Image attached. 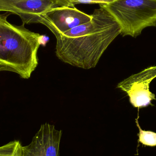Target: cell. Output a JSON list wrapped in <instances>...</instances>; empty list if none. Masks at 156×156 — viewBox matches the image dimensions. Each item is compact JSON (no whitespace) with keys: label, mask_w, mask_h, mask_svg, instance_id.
<instances>
[{"label":"cell","mask_w":156,"mask_h":156,"mask_svg":"<svg viewBox=\"0 0 156 156\" xmlns=\"http://www.w3.org/2000/svg\"><path fill=\"white\" fill-rule=\"evenodd\" d=\"M0 156H23V146L19 140H14L0 147Z\"/></svg>","instance_id":"ba28073f"},{"label":"cell","mask_w":156,"mask_h":156,"mask_svg":"<svg viewBox=\"0 0 156 156\" xmlns=\"http://www.w3.org/2000/svg\"><path fill=\"white\" fill-rule=\"evenodd\" d=\"M136 125L139 128V133L138 136L139 141L144 145L147 146L154 147L156 146V133L151 131L142 130L139 126L138 120L136 119Z\"/></svg>","instance_id":"9c48e42d"},{"label":"cell","mask_w":156,"mask_h":156,"mask_svg":"<svg viewBox=\"0 0 156 156\" xmlns=\"http://www.w3.org/2000/svg\"><path fill=\"white\" fill-rule=\"evenodd\" d=\"M92 20L55 37V53L62 62L84 69L95 67L105 51L121 34L118 24L100 6Z\"/></svg>","instance_id":"6da1fadb"},{"label":"cell","mask_w":156,"mask_h":156,"mask_svg":"<svg viewBox=\"0 0 156 156\" xmlns=\"http://www.w3.org/2000/svg\"><path fill=\"white\" fill-rule=\"evenodd\" d=\"M73 0H57V5L59 6H69L70 2Z\"/></svg>","instance_id":"8fae6325"},{"label":"cell","mask_w":156,"mask_h":156,"mask_svg":"<svg viewBox=\"0 0 156 156\" xmlns=\"http://www.w3.org/2000/svg\"><path fill=\"white\" fill-rule=\"evenodd\" d=\"M91 20V15L75 6H59L50 9L42 16L39 23L47 27L56 37Z\"/></svg>","instance_id":"5b68a950"},{"label":"cell","mask_w":156,"mask_h":156,"mask_svg":"<svg viewBox=\"0 0 156 156\" xmlns=\"http://www.w3.org/2000/svg\"><path fill=\"white\" fill-rule=\"evenodd\" d=\"M57 6V0H0V12L18 15L24 25L39 23L42 16Z\"/></svg>","instance_id":"8992f818"},{"label":"cell","mask_w":156,"mask_h":156,"mask_svg":"<svg viewBox=\"0 0 156 156\" xmlns=\"http://www.w3.org/2000/svg\"><path fill=\"white\" fill-rule=\"evenodd\" d=\"M156 78V66L149 67L132 75L118 83L117 87L127 94L131 104L135 108L152 105L155 95L150 91V84Z\"/></svg>","instance_id":"277c9868"},{"label":"cell","mask_w":156,"mask_h":156,"mask_svg":"<svg viewBox=\"0 0 156 156\" xmlns=\"http://www.w3.org/2000/svg\"><path fill=\"white\" fill-rule=\"evenodd\" d=\"M49 40V37L47 36L43 35H42V39H41V45L45 46L48 41Z\"/></svg>","instance_id":"7c38bea8"},{"label":"cell","mask_w":156,"mask_h":156,"mask_svg":"<svg viewBox=\"0 0 156 156\" xmlns=\"http://www.w3.org/2000/svg\"><path fill=\"white\" fill-rule=\"evenodd\" d=\"M62 134L53 125L43 124L31 143L23 146V156H60Z\"/></svg>","instance_id":"52a82bcc"},{"label":"cell","mask_w":156,"mask_h":156,"mask_svg":"<svg viewBox=\"0 0 156 156\" xmlns=\"http://www.w3.org/2000/svg\"><path fill=\"white\" fill-rule=\"evenodd\" d=\"M114 0H73L70 2L69 6H75L76 5L84 4H106L113 2Z\"/></svg>","instance_id":"30bf717a"},{"label":"cell","mask_w":156,"mask_h":156,"mask_svg":"<svg viewBox=\"0 0 156 156\" xmlns=\"http://www.w3.org/2000/svg\"><path fill=\"white\" fill-rule=\"evenodd\" d=\"M10 14H0V72H12L28 79L38 65L37 51L43 35L28 30L24 25L9 23Z\"/></svg>","instance_id":"7a4b0ae2"},{"label":"cell","mask_w":156,"mask_h":156,"mask_svg":"<svg viewBox=\"0 0 156 156\" xmlns=\"http://www.w3.org/2000/svg\"><path fill=\"white\" fill-rule=\"evenodd\" d=\"M99 5L115 19L123 36L136 37L146 27H156V0H114Z\"/></svg>","instance_id":"3957f363"}]
</instances>
